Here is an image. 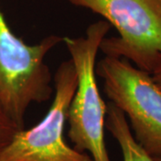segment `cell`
Returning <instances> with one entry per match:
<instances>
[{
	"label": "cell",
	"instance_id": "cell-1",
	"mask_svg": "<svg viewBox=\"0 0 161 161\" xmlns=\"http://www.w3.org/2000/svg\"><path fill=\"white\" fill-rule=\"evenodd\" d=\"M110 26L101 20L91 24L85 36L63 38L77 75V87L67 115L68 136L75 150L88 151L93 161H111L105 144L107 105L96 80V58Z\"/></svg>",
	"mask_w": 161,
	"mask_h": 161
},
{
	"label": "cell",
	"instance_id": "cell-2",
	"mask_svg": "<svg viewBox=\"0 0 161 161\" xmlns=\"http://www.w3.org/2000/svg\"><path fill=\"white\" fill-rule=\"evenodd\" d=\"M61 41L49 35L38 44H26L12 31L0 9V107L21 129L30 106L51 98L52 75L45 58Z\"/></svg>",
	"mask_w": 161,
	"mask_h": 161
},
{
	"label": "cell",
	"instance_id": "cell-3",
	"mask_svg": "<svg viewBox=\"0 0 161 161\" xmlns=\"http://www.w3.org/2000/svg\"><path fill=\"white\" fill-rule=\"evenodd\" d=\"M102 16L119 36L105 38L99 50L125 58L151 74L161 64V0H68Z\"/></svg>",
	"mask_w": 161,
	"mask_h": 161
},
{
	"label": "cell",
	"instance_id": "cell-4",
	"mask_svg": "<svg viewBox=\"0 0 161 161\" xmlns=\"http://www.w3.org/2000/svg\"><path fill=\"white\" fill-rule=\"evenodd\" d=\"M96 75L109 102L128 117L135 141L151 157H161V91L151 75L125 58L107 56Z\"/></svg>",
	"mask_w": 161,
	"mask_h": 161
},
{
	"label": "cell",
	"instance_id": "cell-5",
	"mask_svg": "<svg viewBox=\"0 0 161 161\" xmlns=\"http://www.w3.org/2000/svg\"><path fill=\"white\" fill-rule=\"evenodd\" d=\"M55 95L46 116L38 125L18 131L0 153V161H93L90 155L71 148L64 139V128L77 87L71 59L58 66Z\"/></svg>",
	"mask_w": 161,
	"mask_h": 161
},
{
	"label": "cell",
	"instance_id": "cell-6",
	"mask_svg": "<svg viewBox=\"0 0 161 161\" xmlns=\"http://www.w3.org/2000/svg\"><path fill=\"white\" fill-rule=\"evenodd\" d=\"M105 128L119 144L124 161H157L135 141L126 116L111 102L107 105Z\"/></svg>",
	"mask_w": 161,
	"mask_h": 161
},
{
	"label": "cell",
	"instance_id": "cell-7",
	"mask_svg": "<svg viewBox=\"0 0 161 161\" xmlns=\"http://www.w3.org/2000/svg\"><path fill=\"white\" fill-rule=\"evenodd\" d=\"M22 130L0 107V153L10 143L14 134Z\"/></svg>",
	"mask_w": 161,
	"mask_h": 161
},
{
	"label": "cell",
	"instance_id": "cell-8",
	"mask_svg": "<svg viewBox=\"0 0 161 161\" xmlns=\"http://www.w3.org/2000/svg\"><path fill=\"white\" fill-rule=\"evenodd\" d=\"M150 75L152 76L153 80L155 81V83L161 91V64H159Z\"/></svg>",
	"mask_w": 161,
	"mask_h": 161
},
{
	"label": "cell",
	"instance_id": "cell-9",
	"mask_svg": "<svg viewBox=\"0 0 161 161\" xmlns=\"http://www.w3.org/2000/svg\"><path fill=\"white\" fill-rule=\"evenodd\" d=\"M157 161H161V157H159V158H154Z\"/></svg>",
	"mask_w": 161,
	"mask_h": 161
}]
</instances>
